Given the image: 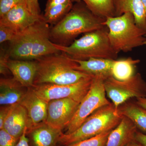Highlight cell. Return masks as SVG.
Listing matches in <instances>:
<instances>
[{"mask_svg":"<svg viewBox=\"0 0 146 146\" xmlns=\"http://www.w3.org/2000/svg\"><path fill=\"white\" fill-rule=\"evenodd\" d=\"M18 140L3 129H0V146H16Z\"/></svg>","mask_w":146,"mask_h":146,"instance_id":"26","label":"cell"},{"mask_svg":"<svg viewBox=\"0 0 146 146\" xmlns=\"http://www.w3.org/2000/svg\"><path fill=\"white\" fill-rule=\"evenodd\" d=\"M62 131L50 126L44 122L27 131L34 146H54L62 134Z\"/></svg>","mask_w":146,"mask_h":146,"instance_id":"18","label":"cell"},{"mask_svg":"<svg viewBox=\"0 0 146 146\" xmlns=\"http://www.w3.org/2000/svg\"><path fill=\"white\" fill-rule=\"evenodd\" d=\"M19 103L25 108L27 113V131L46 121L48 102L39 97L32 87L28 88L26 94Z\"/></svg>","mask_w":146,"mask_h":146,"instance_id":"12","label":"cell"},{"mask_svg":"<svg viewBox=\"0 0 146 146\" xmlns=\"http://www.w3.org/2000/svg\"><path fill=\"white\" fill-rule=\"evenodd\" d=\"M118 113L128 118L142 133L146 134V109L137 103L136 101L128 100L120 105Z\"/></svg>","mask_w":146,"mask_h":146,"instance_id":"20","label":"cell"},{"mask_svg":"<svg viewBox=\"0 0 146 146\" xmlns=\"http://www.w3.org/2000/svg\"><path fill=\"white\" fill-rule=\"evenodd\" d=\"M126 146H143L141 145L137 141H135V140H133L130 143H129Z\"/></svg>","mask_w":146,"mask_h":146,"instance_id":"35","label":"cell"},{"mask_svg":"<svg viewBox=\"0 0 146 146\" xmlns=\"http://www.w3.org/2000/svg\"><path fill=\"white\" fill-rule=\"evenodd\" d=\"M135 141L143 146H146V134L137 131L135 136Z\"/></svg>","mask_w":146,"mask_h":146,"instance_id":"33","label":"cell"},{"mask_svg":"<svg viewBox=\"0 0 146 146\" xmlns=\"http://www.w3.org/2000/svg\"><path fill=\"white\" fill-rule=\"evenodd\" d=\"M13 105L1 106L0 108V129L3 128L5 121L9 114Z\"/></svg>","mask_w":146,"mask_h":146,"instance_id":"30","label":"cell"},{"mask_svg":"<svg viewBox=\"0 0 146 146\" xmlns=\"http://www.w3.org/2000/svg\"><path fill=\"white\" fill-rule=\"evenodd\" d=\"M106 78L103 76H94L89 91L80 103L64 133L69 134L74 132L96 110L111 103L106 97L104 85Z\"/></svg>","mask_w":146,"mask_h":146,"instance_id":"7","label":"cell"},{"mask_svg":"<svg viewBox=\"0 0 146 146\" xmlns=\"http://www.w3.org/2000/svg\"><path fill=\"white\" fill-rule=\"evenodd\" d=\"M104 25L108 29L110 44L115 51L127 52L145 45L146 31L136 25L132 13L107 17Z\"/></svg>","mask_w":146,"mask_h":146,"instance_id":"5","label":"cell"},{"mask_svg":"<svg viewBox=\"0 0 146 146\" xmlns=\"http://www.w3.org/2000/svg\"><path fill=\"white\" fill-rule=\"evenodd\" d=\"M16 34L13 30L4 26L0 25V43L12 41Z\"/></svg>","mask_w":146,"mask_h":146,"instance_id":"28","label":"cell"},{"mask_svg":"<svg viewBox=\"0 0 146 146\" xmlns=\"http://www.w3.org/2000/svg\"><path fill=\"white\" fill-rule=\"evenodd\" d=\"M42 17L35 16L27 8L25 3L19 4L0 17V25L7 27L16 34L39 21Z\"/></svg>","mask_w":146,"mask_h":146,"instance_id":"11","label":"cell"},{"mask_svg":"<svg viewBox=\"0 0 146 146\" xmlns=\"http://www.w3.org/2000/svg\"><path fill=\"white\" fill-rule=\"evenodd\" d=\"M145 37H146V34L145 35ZM145 45H146V40L145 42Z\"/></svg>","mask_w":146,"mask_h":146,"instance_id":"37","label":"cell"},{"mask_svg":"<svg viewBox=\"0 0 146 146\" xmlns=\"http://www.w3.org/2000/svg\"><path fill=\"white\" fill-rule=\"evenodd\" d=\"M25 3L31 13L35 16H42L38 0H25Z\"/></svg>","mask_w":146,"mask_h":146,"instance_id":"29","label":"cell"},{"mask_svg":"<svg viewBox=\"0 0 146 146\" xmlns=\"http://www.w3.org/2000/svg\"><path fill=\"white\" fill-rule=\"evenodd\" d=\"M138 131L129 119L123 117L119 124L110 132L106 146H126L135 140Z\"/></svg>","mask_w":146,"mask_h":146,"instance_id":"16","label":"cell"},{"mask_svg":"<svg viewBox=\"0 0 146 146\" xmlns=\"http://www.w3.org/2000/svg\"><path fill=\"white\" fill-rule=\"evenodd\" d=\"M27 127L19 138L16 146H29V139L27 137Z\"/></svg>","mask_w":146,"mask_h":146,"instance_id":"32","label":"cell"},{"mask_svg":"<svg viewBox=\"0 0 146 146\" xmlns=\"http://www.w3.org/2000/svg\"><path fill=\"white\" fill-rule=\"evenodd\" d=\"M50 25L41 19L16 35L8 48L10 58L35 60L60 51L50 39Z\"/></svg>","mask_w":146,"mask_h":146,"instance_id":"1","label":"cell"},{"mask_svg":"<svg viewBox=\"0 0 146 146\" xmlns=\"http://www.w3.org/2000/svg\"><path fill=\"white\" fill-rule=\"evenodd\" d=\"M73 5V2L54 6L45 10L43 15L44 20L49 25H55L71 10Z\"/></svg>","mask_w":146,"mask_h":146,"instance_id":"23","label":"cell"},{"mask_svg":"<svg viewBox=\"0 0 146 146\" xmlns=\"http://www.w3.org/2000/svg\"><path fill=\"white\" fill-rule=\"evenodd\" d=\"M73 60L77 63L76 68L77 70L92 76H103L107 78L112 76V67L115 60L101 58H91L86 60Z\"/></svg>","mask_w":146,"mask_h":146,"instance_id":"19","label":"cell"},{"mask_svg":"<svg viewBox=\"0 0 146 146\" xmlns=\"http://www.w3.org/2000/svg\"><path fill=\"white\" fill-rule=\"evenodd\" d=\"M74 2H83L96 16L106 19L114 17L115 11L113 0H73Z\"/></svg>","mask_w":146,"mask_h":146,"instance_id":"22","label":"cell"},{"mask_svg":"<svg viewBox=\"0 0 146 146\" xmlns=\"http://www.w3.org/2000/svg\"><path fill=\"white\" fill-rule=\"evenodd\" d=\"M36 60L37 71L34 85L71 84L94 76L76 70V62L62 52L48 55Z\"/></svg>","mask_w":146,"mask_h":146,"instance_id":"3","label":"cell"},{"mask_svg":"<svg viewBox=\"0 0 146 146\" xmlns=\"http://www.w3.org/2000/svg\"><path fill=\"white\" fill-rule=\"evenodd\" d=\"M136 102L142 107L146 109V97L136 98Z\"/></svg>","mask_w":146,"mask_h":146,"instance_id":"34","label":"cell"},{"mask_svg":"<svg viewBox=\"0 0 146 146\" xmlns=\"http://www.w3.org/2000/svg\"><path fill=\"white\" fill-rule=\"evenodd\" d=\"M25 3V0H0V17L4 15L19 4Z\"/></svg>","mask_w":146,"mask_h":146,"instance_id":"27","label":"cell"},{"mask_svg":"<svg viewBox=\"0 0 146 146\" xmlns=\"http://www.w3.org/2000/svg\"><path fill=\"white\" fill-rule=\"evenodd\" d=\"M105 20L92 13L83 2H76L70 12L51 28V40L56 44L69 46L79 35L104 27Z\"/></svg>","mask_w":146,"mask_h":146,"instance_id":"2","label":"cell"},{"mask_svg":"<svg viewBox=\"0 0 146 146\" xmlns=\"http://www.w3.org/2000/svg\"><path fill=\"white\" fill-rule=\"evenodd\" d=\"M70 2H73L74 3L73 0H48L46 4L45 10L48 9L54 6L63 4Z\"/></svg>","mask_w":146,"mask_h":146,"instance_id":"31","label":"cell"},{"mask_svg":"<svg viewBox=\"0 0 146 146\" xmlns=\"http://www.w3.org/2000/svg\"><path fill=\"white\" fill-rule=\"evenodd\" d=\"M80 103L69 98L50 101L45 122L53 128L62 131L70 122Z\"/></svg>","mask_w":146,"mask_h":146,"instance_id":"10","label":"cell"},{"mask_svg":"<svg viewBox=\"0 0 146 146\" xmlns=\"http://www.w3.org/2000/svg\"><path fill=\"white\" fill-rule=\"evenodd\" d=\"M8 68L13 78L23 86L28 88L33 86L37 71L36 60H16L10 58L8 61Z\"/></svg>","mask_w":146,"mask_h":146,"instance_id":"13","label":"cell"},{"mask_svg":"<svg viewBox=\"0 0 146 146\" xmlns=\"http://www.w3.org/2000/svg\"><path fill=\"white\" fill-rule=\"evenodd\" d=\"M94 76L73 84H44L33 85L32 88L48 102L52 100L69 98L80 103L89 91Z\"/></svg>","mask_w":146,"mask_h":146,"instance_id":"9","label":"cell"},{"mask_svg":"<svg viewBox=\"0 0 146 146\" xmlns=\"http://www.w3.org/2000/svg\"><path fill=\"white\" fill-rule=\"evenodd\" d=\"M10 56L8 52V48L1 47L0 50V74L6 76L10 72L8 68L9 60Z\"/></svg>","mask_w":146,"mask_h":146,"instance_id":"25","label":"cell"},{"mask_svg":"<svg viewBox=\"0 0 146 146\" xmlns=\"http://www.w3.org/2000/svg\"><path fill=\"white\" fill-rule=\"evenodd\" d=\"M28 120L26 110L20 103L16 104L5 121L3 129L19 140L27 127Z\"/></svg>","mask_w":146,"mask_h":146,"instance_id":"14","label":"cell"},{"mask_svg":"<svg viewBox=\"0 0 146 146\" xmlns=\"http://www.w3.org/2000/svg\"><path fill=\"white\" fill-rule=\"evenodd\" d=\"M55 46L73 59L86 60L91 58L116 60L118 53L110 44L107 27L85 33L70 45Z\"/></svg>","mask_w":146,"mask_h":146,"instance_id":"4","label":"cell"},{"mask_svg":"<svg viewBox=\"0 0 146 146\" xmlns=\"http://www.w3.org/2000/svg\"><path fill=\"white\" fill-rule=\"evenodd\" d=\"M146 14V0H141Z\"/></svg>","mask_w":146,"mask_h":146,"instance_id":"36","label":"cell"},{"mask_svg":"<svg viewBox=\"0 0 146 146\" xmlns=\"http://www.w3.org/2000/svg\"><path fill=\"white\" fill-rule=\"evenodd\" d=\"M112 130L103 132L97 136L80 141L70 146H106L108 136Z\"/></svg>","mask_w":146,"mask_h":146,"instance_id":"24","label":"cell"},{"mask_svg":"<svg viewBox=\"0 0 146 146\" xmlns=\"http://www.w3.org/2000/svg\"><path fill=\"white\" fill-rule=\"evenodd\" d=\"M123 116L118 113L113 104L101 108L88 117L76 129L69 134L62 133L58 142L70 146L103 132L111 130L119 124Z\"/></svg>","mask_w":146,"mask_h":146,"instance_id":"6","label":"cell"},{"mask_svg":"<svg viewBox=\"0 0 146 146\" xmlns=\"http://www.w3.org/2000/svg\"><path fill=\"white\" fill-rule=\"evenodd\" d=\"M115 16L129 12L135 18L137 25L146 31V14L141 0H113Z\"/></svg>","mask_w":146,"mask_h":146,"instance_id":"17","label":"cell"},{"mask_svg":"<svg viewBox=\"0 0 146 146\" xmlns=\"http://www.w3.org/2000/svg\"><path fill=\"white\" fill-rule=\"evenodd\" d=\"M140 62L139 59L131 57L114 60L112 69V77L117 80H126L135 74L136 65Z\"/></svg>","mask_w":146,"mask_h":146,"instance_id":"21","label":"cell"},{"mask_svg":"<svg viewBox=\"0 0 146 146\" xmlns=\"http://www.w3.org/2000/svg\"><path fill=\"white\" fill-rule=\"evenodd\" d=\"M104 85L106 95L116 109L131 98L146 97V82L139 73L122 81L110 76L105 80Z\"/></svg>","mask_w":146,"mask_h":146,"instance_id":"8","label":"cell"},{"mask_svg":"<svg viewBox=\"0 0 146 146\" xmlns=\"http://www.w3.org/2000/svg\"><path fill=\"white\" fill-rule=\"evenodd\" d=\"M28 88L14 78L0 79V104L1 106L19 103L25 96Z\"/></svg>","mask_w":146,"mask_h":146,"instance_id":"15","label":"cell"}]
</instances>
